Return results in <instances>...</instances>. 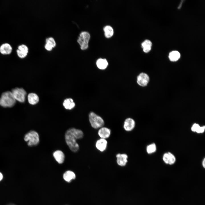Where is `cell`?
<instances>
[{
    "mask_svg": "<svg viewBox=\"0 0 205 205\" xmlns=\"http://www.w3.org/2000/svg\"><path fill=\"white\" fill-rule=\"evenodd\" d=\"M83 136V133L81 130L74 128H70L66 131L65 136V141L71 151L76 152L78 151L79 147L76 140L82 138Z\"/></svg>",
    "mask_w": 205,
    "mask_h": 205,
    "instance_id": "1",
    "label": "cell"
},
{
    "mask_svg": "<svg viewBox=\"0 0 205 205\" xmlns=\"http://www.w3.org/2000/svg\"><path fill=\"white\" fill-rule=\"evenodd\" d=\"M16 100L12 93L7 91L2 94L0 98V105L4 107H11L14 106Z\"/></svg>",
    "mask_w": 205,
    "mask_h": 205,
    "instance_id": "2",
    "label": "cell"
},
{
    "mask_svg": "<svg viewBox=\"0 0 205 205\" xmlns=\"http://www.w3.org/2000/svg\"><path fill=\"white\" fill-rule=\"evenodd\" d=\"M24 139L29 146H36L39 142V135L34 130H31L26 133L24 136Z\"/></svg>",
    "mask_w": 205,
    "mask_h": 205,
    "instance_id": "3",
    "label": "cell"
},
{
    "mask_svg": "<svg viewBox=\"0 0 205 205\" xmlns=\"http://www.w3.org/2000/svg\"><path fill=\"white\" fill-rule=\"evenodd\" d=\"M89 118L91 126L95 129L101 128L104 125V122L103 119L93 112L90 113Z\"/></svg>",
    "mask_w": 205,
    "mask_h": 205,
    "instance_id": "4",
    "label": "cell"
},
{
    "mask_svg": "<svg viewBox=\"0 0 205 205\" xmlns=\"http://www.w3.org/2000/svg\"><path fill=\"white\" fill-rule=\"evenodd\" d=\"M90 38V34L87 32H82L80 34L77 41L82 50H85L88 48Z\"/></svg>",
    "mask_w": 205,
    "mask_h": 205,
    "instance_id": "5",
    "label": "cell"
},
{
    "mask_svg": "<svg viewBox=\"0 0 205 205\" xmlns=\"http://www.w3.org/2000/svg\"><path fill=\"white\" fill-rule=\"evenodd\" d=\"M11 92L16 100L20 102H24L26 93L23 89L16 88L13 89Z\"/></svg>",
    "mask_w": 205,
    "mask_h": 205,
    "instance_id": "6",
    "label": "cell"
},
{
    "mask_svg": "<svg viewBox=\"0 0 205 205\" xmlns=\"http://www.w3.org/2000/svg\"><path fill=\"white\" fill-rule=\"evenodd\" d=\"M149 79V77L147 74L142 73L137 77V83L141 86H145L148 83Z\"/></svg>",
    "mask_w": 205,
    "mask_h": 205,
    "instance_id": "7",
    "label": "cell"
},
{
    "mask_svg": "<svg viewBox=\"0 0 205 205\" xmlns=\"http://www.w3.org/2000/svg\"><path fill=\"white\" fill-rule=\"evenodd\" d=\"M135 125L134 120L132 118H128L125 120L124 128L127 131H130L134 128Z\"/></svg>",
    "mask_w": 205,
    "mask_h": 205,
    "instance_id": "8",
    "label": "cell"
},
{
    "mask_svg": "<svg viewBox=\"0 0 205 205\" xmlns=\"http://www.w3.org/2000/svg\"><path fill=\"white\" fill-rule=\"evenodd\" d=\"M163 159L165 163L169 165L173 164L176 161L175 156L169 152L166 153L163 155Z\"/></svg>",
    "mask_w": 205,
    "mask_h": 205,
    "instance_id": "9",
    "label": "cell"
},
{
    "mask_svg": "<svg viewBox=\"0 0 205 205\" xmlns=\"http://www.w3.org/2000/svg\"><path fill=\"white\" fill-rule=\"evenodd\" d=\"M28 49L25 45L22 44L18 47L17 52L19 57L20 58H23L26 57L28 53Z\"/></svg>",
    "mask_w": 205,
    "mask_h": 205,
    "instance_id": "10",
    "label": "cell"
},
{
    "mask_svg": "<svg viewBox=\"0 0 205 205\" xmlns=\"http://www.w3.org/2000/svg\"><path fill=\"white\" fill-rule=\"evenodd\" d=\"M117 162L118 165L124 166L126 165L127 162L128 157L125 154L119 153L116 155Z\"/></svg>",
    "mask_w": 205,
    "mask_h": 205,
    "instance_id": "11",
    "label": "cell"
},
{
    "mask_svg": "<svg viewBox=\"0 0 205 205\" xmlns=\"http://www.w3.org/2000/svg\"><path fill=\"white\" fill-rule=\"evenodd\" d=\"M53 156L55 159L59 164H62L64 161L65 155L62 151L60 150H57L54 152Z\"/></svg>",
    "mask_w": 205,
    "mask_h": 205,
    "instance_id": "12",
    "label": "cell"
},
{
    "mask_svg": "<svg viewBox=\"0 0 205 205\" xmlns=\"http://www.w3.org/2000/svg\"><path fill=\"white\" fill-rule=\"evenodd\" d=\"M110 130L106 127H102L98 131V134L101 138L106 139L108 138L110 134Z\"/></svg>",
    "mask_w": 205,
    "mask_h": 205,
    "instance_id": "13",
    "label": "cell"
},
{
    "mask_svg": "<svg viewBox=\"0 0 205 205\" xmlns=\"http://www.w3.org/2000/svg\"><path fill=\"white\" fill-rule=\"evenodd\" d=\"M107 143V141L106 139L101 138L97 141L96 147L98 149L102 152L106 149Z\"/></svg>",
    "mask_w": 205,
    "mask_h": 205,
    "instance_id": "14",
    "label": "cell"
},
{
    "mask_svg": "<svg viewBox=\"0 0 205 205\" xmlns=\"http://www.w3.org/2000/svg\"><path fill=\"white\" fill-rule=\"evenodd\" d=\"M56 45V43L53 38L49 37L46 39L45 48L46 50L48 51H51L53 48Z\"/></svg>",
    "mask_w": 205,
    "mask_h": 205,
    "instance_id": "15",
    "label": "cell"
},
{
    "mask_svg": "<svg viewBox=\"0 0 205 205\" xmlns=\"http://www.w3.org/2000/svg\"><path fill=\"white\" fill-rule=\"evenodd\" d=\"M76 175L75 173L71 171H66L63 175L64 179L68 182H70L72 180L74 179Z\"/></svg>",
    "mask_w": 205,
    "mask_h": 205,
    "instance_id": "16",
    "label": "cell"
},
{
    "mask_svg": "<svg viewBox=\"0 0 205 205\" xmlns=\"http://www.w3.org/2000/svg\"><path fill=\"white\" fill-rule=\"evenodd\" d=\"M28 99L29 103L32 105L36 104L39 101L38 96L36 94L34 93H30L28 94Z\"/></svg>",
    "mask_w": 205,
    "mask_h": 205,
    "instance_id": "17",
    "label": "cell"
},
{
    "mask_svg": "<svg viewBox=\"0 0 205 205\" xmlns=\"http://www.w3.org/2000/svg\"><path fill=\"white\" fill-rule=\"evenodd\" d=\"M12 50V47L7 43L3 44L0 47V52L3 54H9L11 53Z\"/></svg>",
    "mask_w": 205,
    "mask_h": 205,
    "instance_id": "18",
    "label": "cell"
},
{
    "mask_svg": "<svg viewBox=\"0 0 205 205\" xmlns=\"http://www.w3.org/2000/svg\"><path fill=\"white\" fill-rule=\"evenodd\" d=\"M108 63L105 59L100 58L96 62V65L97 67L100 69L103 70L105 69L107 67Z\"/></svg>",
    "mask_w": 205,
    "mask_h": 205,
    "instance_id": "19",
    "label": "cell"
},
{
    "mask_svg": "<svg viewBox=\"0 0 205 205\" xmlns=\"http://www.w3.org/2000/svg\"><path fill=\"white\" fill-rule=\"evenodd\" d=\"M63 105L65 109L71 110L74 107L75 104L72 99L68 98L64 100Z\"/></svg>",
    "mask_w": 205,
    "mask_h": 205,
    "instance_id": "20",
    "label": "cell"
},
{
    "mask_svg": "<svg viewBox=\"0 0 205 205\" xmlns=\"http://www.w3.org/2000/svg\"><path fill=\"white\" fill-rule=\"evenodd\" d=\"M152 45V42L148 40H145L142 44L143 51L145 53L148 52L151 50Z\"/></svg>",
    "mask_w": 205,
    "mask_h": 205,
    "instance_id": "21",
    "label": "cell"
},
{
    "mask_svg": "<svg viewBox=\"0 0 205 205\" xmlns=\"http://www.w3.org/2000/svg\"><path fill=\"white\" fill-rule=\"evenodd\" d=\"M180 54L177 51L171 52L169 54V58L170 61L173 62L177 61L180 57Z\"/></svg>",
    "mask_w": 205,
    "mask_h": 205,
    "instance_id": "22",
    "label": "cell"
},
{
    "mask_svg": "<svg viewBox=\"0 0 205 205\" xmlns=\"http://www.w3.org/2000/svg\"><path fill=\"white\" fill-rule=\"evenodd\" d=\"M104 35L106 37L109 38L113 35L114 31L112 27L109 25H106L103 28Z\"/></svg>",
    "mask_w": 205,
    "mask_h": 205,
    "instance_id": "23",
    "label": "cell"
},
{
    "mask_svg": "<svg viewBox=\"0 0 205 205\" xmlns=\"http://www.w3.org/2000/svg\"><path fill=\"white\" fill-rule=\"evenodd\" d=\"M156 145L154 143L148 145L146 148L147 151L149 154H151L154 152L156 151Z\"/></svg>",
    "mask_w": 205,
    "mask_h": 205,
    "instance_id": "24",
    "label": "cell"
},
{
    "mask_svg": "<svg viewBox=\"0 0 205 205\" xmlns=\"http://www.w3.org/2000/svg\"><path fill=\"white\" fill-rule=\"evenodd\" d=\"M200 126L198 124L195 123L192 126L191 130L193 132H196Z\"/></svg>",
    "mask_w": 205,
    "mask_h": 205,
    "instance_id": "25",
    "label": "cell"
},
{
    "mask_svg": "<svg viewBox=\"0 0 205 205\" xmlns=\"http://www.w3.org/2000/svg\"><path fill=\"white\" fill-rule=\"evenodd\" d=\"M205 126H200L196 132L198 133H202L205 130Z\"/></svg>",
    "mask_w": 205,
    "mask_h": 205,
    "instance_id": "26",
    "label": "cell"
},
{
    "mask_svg": "<svg viewBox=\"0 0 205 205\" xmlns=\"http://www.w3.org/2000/svg\"><path fill=\"white\" fill-rule=\"evenodd\" d=\"M202 165L204 168L205 167V159L204 158L202 162Z\"/></svg>",
    "mask_w": 205,
    "mask_h": 205,
    "instance_id": "27",
    "label": "cell"
},
{
    "mask_svg": "<svg viewBox=\"0 0 205 205\" xmlns=\"http://www.w3.org/2000/svg\"><path fill=\"white\" fill-rule=\"evenodd\" d=\"M3 178V175L0 172V181H1Z\"/></svg>",
    "mask_w": 205,
    "mask_h": 205,
    "instance_id": "28",
    "label": "cell"
}]
</instances>
